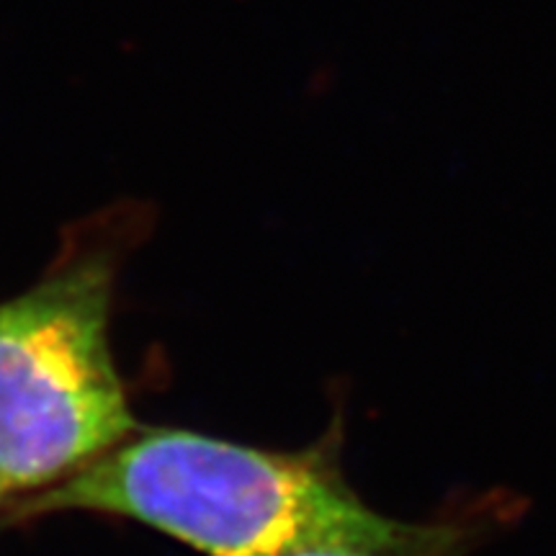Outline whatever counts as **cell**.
I'll return each instance as SVG.
<instances>
[{"label":"cell","instance_id":"1","mask_svg":"<svg viewBox=\"0 0 556 556\" xmlns=\"http://www.w3.org/2000/svg\"><path fill=\"white\" fill-rule=\"evenodd\" d=\"M364 507L332 448L283 454L193 430H155L47 486L26 513H109L206 556H278Z\"/></svg>","mask_w":556,"mask_h":556},{"label":"cell","instance_id":"2","mask_svg":"<svg viewBox=\"0 0 556 556\" xmlns=\"http://www.w3.org/2000/svg\"><path fill=\"white\" fill-rule=\"evenodd\" d=\"M135 206L96 219V240L0 304V482L52 486L137 430L109 345L119 250Z\"/></svg>","mask_w":556,"mask_h":556},{"label":"cell","instance_id":"3","mask_svg":"<svg viewBox=\"0 0 556 556\" xmlns=\"http://www.w3.org/2000/svg\"><path fill=\"white\" fill-rule=\"evenodd\" d=\"M479 533L475 516L407 523L364 507L356 518L299 541L278 556H467Z\"/></svg>","mask_w":556,"mask_h":556},{"label":"cell","instance_id":"4","mask_svg":"<svg viewBox=\"0 0 556 556\" xmlns=\"http://www.w3.org/2000/svg\"><path fill=\"white\" fill-rule=\"evenodd\" d=\"M5 492H9V490H5L3 482H0V495H5Z\"/></svg>","mask_w":556,"mask_h":556}]
</instances>
